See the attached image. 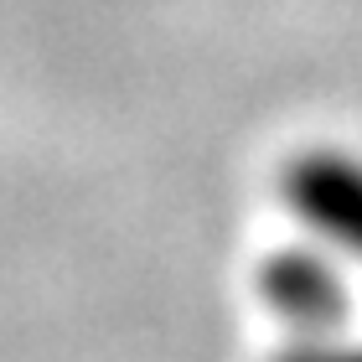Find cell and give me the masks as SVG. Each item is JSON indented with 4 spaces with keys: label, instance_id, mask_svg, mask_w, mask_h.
<instances>
[{
    "label": "cell",
    "instance_id": "cell-1",
    "mask_svg": "<svg viewBox=\"0 0 362 362\" xmlns=\"http://www.w3.org/2000/svg\"><path fill=\"white\" fill-rule=\"evenodd\" d=\"M285 212L337 259L362 264V156L341 145H310L279 176Z\"/></svg>",
    "mask_w": 362,
    "mask_h": 362
},
{
    "label": "cell",
    "instance_id": "cell-2",
    "mask_svg": "<svg viewBox=\"0 0 362 362\" xmlns=\"http://www.w3.org/2000/svg\"><path fill=\"white\" fill-rule=\"evenodd\" d=\"M259 290L285 332L352 326V290L341 274V259L326 254L321 243H290V249L269 254L259 269Z\"/></svg>",
    "mask_w": 362,
    "mask_h": 362
},
{
    "label": "cell",
    "instance_id": "cell-3",
    "mask_svg": "<svg viewBox=\"0 0 362 362\" xmlns=\"http://www.w3.org/2000/svg\"><path fill=\"white\" fill-rule=\"evenodd\" d=\"M269 362H362V341L352 326H332V332H285Z\"/></svg>",
    "mask_w": 362,
    "mask_h": 362
}]
</instances>
